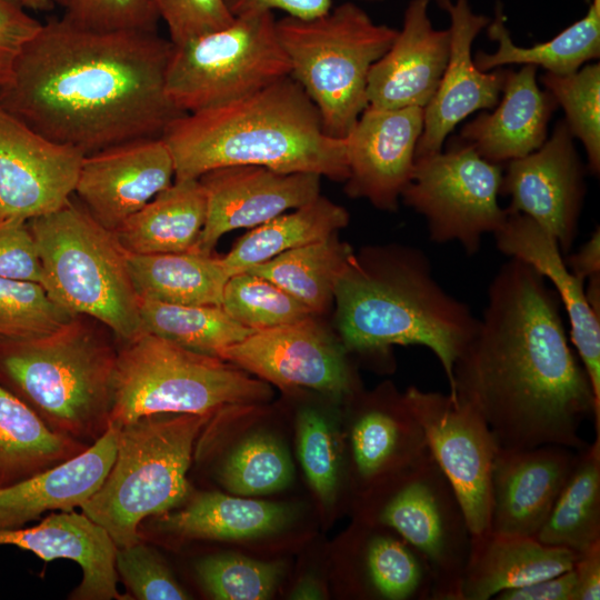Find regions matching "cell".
<instances>
[{
  "label": "cell",
  "instance_id": "obj_49",
  "mask_svg": "<svg viewBox=\"0 0 600 600\" xmlns=\"http://www.w3.org/2000/svg\"><path fill=\"white\" fill-rule=\"evenodd\" d=\"M41 24L14 1L0 0V87L10 81L19 54Z\"/></svg>",
  "mask_w": 600,
  "mask_h": 600
},
{
  "label": "cell",
  "instance_id": "obj_48",
  "mask_svg": "<svg viewBox=\"0 0 600 600\" xmlns=\"http://www.w3.org/2000/svg\"><path fill=\"white\" fill-rule=\"evenodd\" d=\"M0 277L43 286L44 271L28 221L0 220Z\"/></svg>",
  "mask_w": 600,
  "mask_h": 600
},
{
  "label": "cell",
  "instance_id": "obj_9",
  "mask_svg": "<svg viewBox=\"0 0 600 600\" xmlns=\"http://www.w3.org/2000/svg\"><path fill=\"white\" fill-rule=\"evenodd\" d=\"M290 76L316 104L327 134L344 139L368 107V74L398 31L376 23L353 2L312 19L276 21Z\"/></svg>",
  "mask_w": 600,
  "mask_h": 600
},
{
  "label": "cell",
  "instance_id": "obj_3",
  "mask_svg": "<svg viewBox=\"0 0 600 600\" xmlns=\"http://www.w3.org/2000/svg\"><path fill=\"white\" fill-rule=\"evenodd\" d=\"M162 139L173 159L174 180L236 164L312 172L339 182L349 173L346 140L324 132L316 104L291 76L231 102L186 113Z\"/></svg>",
  "mask_w": 600,
  "mask_h": 600
},
{
  "label": "cell",
  "instance_id": "obj_24",
  "mask_svg": "<svg viewBox=\"0 0 600 600\" xmlns=\"http://www.w3.org/2000/svg\"><path fill=\"white\" fill-rule=\"evenodd\" d=\"M364 400L350 426V453L359 483L373 489L431 452L403 393L388 386Z\"/></svg>",
  "mask_w": 600,
  "mask_h": 600
},
{
  "label": "cell",
  "instance_id": "obj_41",
  "mask_svg": "<svg viewBox=\"0 0 600 600\" xmlns=\"http://www.w3.org/2000/svg\"><path fill=\"white\" fill-rule=\"evenodd\" d=\"M540 81L564 110L573 138L584 147L589 171L600 172V64H587L578 71L558 76L546 72Z\"/></svg>",
  "mask_w": 600,
  "mask_h": 600
},
{
  "label": "cell",
  "instance_id": "obj_35",
  "mask_svg": "<svg viewBox=\"0 0 600 600\" xmlns=\"http://www.w3.org/2000/svg\"><path fill=\"white\" fill-rule=\"evenodd\" d=\"M574 466L536 538L582 553L600 542V434Z\"/></svg>",
  "mask_w": 600,
  "mask_h": 600
},
{
  "label": "cell",
  "instance_id": "obj_38",
  "mask_svg": "<svg viewBox=\"0 0 600 600\" xmlns=\"http://www.w3.org/2000/svg\"><path fill=\"white\" fill-rule=\"evenodd\" d=\"M139 311L141 332L216 357L224 348L253 332L233 320L220 306H188L140 300Z\"/></svg>",
  "mask_w": 600,
  "mask_h": 600
},
{
  "label": "cell",
  "instance_id": "obj_23",
  "mask_svg": "<svg viewBox=\"0 0 600 600\" xmlns=\"http://www.w3.org/2000/svg\"><path fill=\"white\" fill-rule=\"evenodd\" d=\"M493 236L500 252L528 263L551 282L570 321V340L600 406V313L587 300L586 280L568 268L554 238L524 214L508 212L507 221Z\"/></svg>",
  "mask_w": 600,
  "mask_h": 600
},
{
  "label": "cell",
  "instance_id": "obj_51",
  "mask_svg": "<svg viewBox=\"0 0 600 600\" xmlns=\"http://www.w3.org/2000/svg\"><path fill=\"white\" fill-rule=\"evenodd\" d=\"M576 577L573 569L527 586L501 591L497 600H573Z\"/></svg>",
  "mask_w": 600,
  "mask_h": 600
},
{
  "label": "cell",
  "instance_id": "obj_55",
  "mask_svg": "<svg viewBox=\"0 0 600 600\" xmlns=\"http://www.w3.org/2000/svg\"><path fill=\"white\" fill-rule=\"evenodd\" d=\"M27 10L47 11L53 8V0H12Z\"/></svg>",
  "mask_w": 600,
  "mask_h": 600
},
{
  "label": "cell",
  "instance_id": "obj_6",
  "mask_svg": "<svg viewBox=\"0 0 600 600\" xmlns=\"http://www.w3.org/2000/svg\"><path fill=\"white\" fill-rule=\"evenodd\" d=\"M212 413H154L121 426L113 463L80 507L117 548L141 541L143 520L167 513L190 494L193 446Z\"/></svg>",
  "mask_w": 600,
  "mask_h": 600
},
{
  "label": "cell",
  "instance_id": "obj_53",
  "mask_svg": "<svg viewBox=\"0 0 600 600\" xmlns=\"http://www.w3.org/2000/svg\"><path fill=\"white\" fill-rule=\"evenodd\" d=\"M564 262L583 280L600 274V229L597 228L577 252L566 254Z\"/></svg>",
  "mask_w": 600,
  "mask_h": 600
},
{
  "label": "cell",
  "instance_id": "obj_56",
  "mask_svg": "<svg viewBox=\"0 0 600 600\" xmlns=\"http://www.w3.org/2000/svg\"><path fill=\"white\" fill-rule=\"evenodd\" d=\"M592 2L600 3V0H592Z\"/></svg>",
  "mask_w": 600,
  "mask_h": 600
},
{
  "label": "cell",
  "instance_id": "obj_44",
  "mask_svg": "<svg viewBox=\"0 0 600 600\" xmlns=\"http://www.w3.org/2000/svg\"><path fill=\"white\" fill-rule=\"evenodd\" d=\"M298 456L306 477L327 506L336 500L339 487L340 452L330 423L316 410L304 409L297 418Z\"/></svg>",
  "mask_w": 600,
  "mask_h": 600
},
{
  "label": "cell",
  "instance_id": "obj_34",
  "mask_svg": "<svg viewBox=\"0 0 600 600\" xmlns=\"http://www.w3.org/2000/svg\"><path fill=\"white\" fill-rule=\"evenodd\" d=\"M348 223L346 208L318 196L290 213L252 228L221 259L231 277L284 251L323 240Z\"/></svg>",
  "mask_w": 600,
  "mask_h": 600
},
{
  "label": "cell",
  "instance_id": "obj_20",
  "mask_svg": "<svg viewBox=\"0 0 600 600\" xmlns=\"http://www.w3.org/2000/svg\"><path fill=\"white\" fill-rule=\"evenodd\" d=\"M437 2L450 17V54L439 87L424 108L414 159L442 151L448 134L469 114L496 108L507 72L501 68L483 72L471 58L472 42L490 19L476 14L468 0Z\"/></svg>",
  "mask_w": 600,
  "mask_h": 600
},
{
  "label": "cell",
  "instance_id": "obj_12",
  "mask_svg": "<svg viewBox=\"0 0 600 600\" xmlns=\"http://www.w3.org/2000/svg\"><path fill=\"white\" fill-rule=\"evenodd\" d=\"M502 173L500 164L457 139L446 151L414 159L401 199L426 218L431 241H457L473 256L483 236L507 221L508 211L498 202Z\"/></svg>",
  "mask_w": 600,
  "mask_h": 600
},
{
  "label": "cell",
  "instance_id": "obj_15",
  "mask_svg": "<svg viewBox=\"0 0 600 600\" xmlns=\"http://www.w3.org/2000/svg\"><path fill=\"white\" fill-rule=\"evenodd\" d=\"M500 193L510 197L509 213L532 219L557 241L563 256L578 234L586 196L584 167L564 120L536 151L508 161Z\"/></svg>",
  "mask_w": 600,
  "mask_h": 600
},
{
  "label": "cell",
  "instance_id": "obj_28",
  "mask_svg": "<svg viewBox=\"0 0 600 600\" xmlns=\"http://www.w3.org/2000/svg\"><path fill=\"white\" fill-rule=\"evenodd\" d=\"M578 552L540 542L536 537L490 530L471 534L460 600H489L498 593L573 568Z\"/></svg>",
  "mask_w": 600,
  "mask_h": 600
},
{
  "label": "cell",
  "instance_id": "obj_33",
  "mask_svg": "<svg viewBox=\"0 0 600 600\" xmlns=\"http://www.w3.org/2000/svg\"><path fill=\"white\" fill-rule=\"evenodd\" d=\"M500 4L488 26V37L498 42L497 51H478L473 58L483 72L508 64L542 67L547 72L567 76L578 71L584 63L600 56V3L592 2L586 16L562 30L549 41L530 48L513 43L504 24Z\"/></svg>",
  "mask_w": 600,
  "mask_h": 600
},
{
  "label": "cell",
  "instance_id": "obj_50",
  "mask_svg": "<svg viewBox=\"0 0 600 600\" xmlns=\"http://www.w3.org/2000/svg\"><path fill=\"white\" fill-rule=\"evenodd\" d=\"M224 3L234 18L282 10L287 16L312 19L329 12L332 8L331 0H224Z\"/></svg>",
  "mask_w": 600,
  "mask_h": 600
},
{
  "label": "cell",
  "instance_id": "obj_13",
  "mask_svg": "<svg viewBox=\"0 0 600 600\" xmlns=\"http://www.w3.org/2000/svg\"><path fill=\"white\" fill-rule=\"evenodd\" d=\"M403 398L461 503L471 534L488 531L491 473L499 447L486 420L470 403L450 393L409 387Z\"/></svg>",
  "mask_w": 600,
  "mask_h": 600
},
{
  "label": "cell",
  "instance_id": "obj_18",
  "mask_svg": "<svg viewBox=\"0 0 600 600\" xmlns=\"http://www.w3.org/2000/svg\"><path fill=\"white\" fill-rule=\"evenodd\" d=\"M424 109H377L368 106L344 138L348 162L346 193L376 208L396 211L408 186Z\"/></svg>",
  "mask_w": 600,
  "mask_h": 600
},
{
  "label": "cell",
  "instance_id": "obj_40",
  "mask_svg": "<svg viewBox=\"0 0 600 600\" xmlns=\"http://www.w3.org/2000/svg\"><path fill=\"white\" fill-rule=\"evenodd\" d=\"M221 308L233 320L253 331L296 323L316 316L280 287L249 271L228 279Z\"/></svg>",
  "mask_w": 600,
  "mask_h": 600
},
{
  "label": "cell",
  "instance_id": "obj_19",
  "mask_svg": "<svg viewBox=\"0 0 600 600\" xmlns=\"http://www.w3.org/2000/svg\"><path fill=\"white\" fill-rule=\"evenodd\" d=\"M172 178L173 159L164 140L141 139L86 154L73 193L100 224L114 231Z\"/></svg>",
  "mask_w": 600,
  "mask_h": 600
},
{
  "label": "cell",
  "instance_id": "obj_26",
  "mask_svg": "<svg viewBox=\"0 0 600 600\" xmlns=\"http://www.w3.org/2000/svg\"><path fill=\"white\" fill-rule=\"evenodd\" d=\"M537 70L529 64L518 71L507 70L497 108L466 123L458 139L498 164L539 149L547 140L548 123L558 103L539 88Z\"/></svg>",
  "mask_w": 600,
  "mask_h": 600
},
{
  "label": "cell",
  "instance_id": "obj_25",
  "mask_svg": "<svg viewBox=\"0 0 600 600\" xmlns=\"http://www.w3.org/2000/svg\"><path fill=\"white\" fill-rule=\"evenodd\" d=\"M11 544L37 554L44 561L66 559L82 570L74 600H122L117 589V546L104 528L84 513L52 512L33 527L0 529V546Z\"/></svg>",
  "mask_w": 600,
  "mask_h": 600
},
{
  "label": "cell",
  "instance_id": "obj_8",
  "mask_svg": "<svg viewBox=\"0 0 600 600\" xmlns=\"http://www.w3.org/2000/svg\"><path fill=\"white\" fill-rule=\"evenodd\" d=\"M49 296L74 316L107 326L123 342L141 333L140 299L128 252L113 231L71 199L60 209L28 221Z\"/></svg>",
  "mask_w": 600,
  "mask_h": 600
},
{
  "label": "cell",
  "instance_id": "obj_7",
  "mask_svg": "<svg viewBox=\"0 0 600 600\" xmlns=\"http://www.w3.org/2000/svg\"><path fill=\"white\" fill-rule=\"evenodd\" d=\"M271 397L267 381L227 360L141 332L117 351L110 421L121 427L154 413L214 414Z\"/></svg>",
  "mask_w": 600,
  "mask_h": 600
},
{
  "label": "cell",
  "instance_id": "obj_47",
  "mask_svg": "<svg viewBox=\"0 0 600 600\" xmlns=\"http://www.w3.org/2000/svg\"><path fill=\"white\" fill-rule=\"evenodd\" d=\"M160 17L172 44L223 29L236 19L224 0H161Z\"/></svg>",
  "mask_w": 600,
  "mask_h": 600
},
{
  "label": "cell",
  "instance_id": "obj_31",
  "mask_svg": "<svg viewBox=\"0 0 600 600\" xmlns=\"http://www.w3.org/2000/svg\"><path fill=\"white\" fill-rule=\"evenodd\" d=\"M132 284L140 300L172 304L220 306L230 273L222 259L197 252H128Z\"/></svg>",
  "mask_w": 600,
  "mask_h": 600
},
{
  "label": "cell",
  "instance_id": "obj_22",
  "mask_svg": "<svg viewBox=\"0 0 600 600\" xmlns=\"http://www.w3.org/2000/svg\"><path fill=\"white\" fill-rule=\"evenodd\" d=\"M429 0H410L403 26L368 74V106L377 109L426 108L433 98L449 54L450 30H436Z\"/></svg>",
  "mask_w": 600,
  "mask_h": 600
},
{
  "label": "cell",
  "instance_id": "obj_14",
  "mask_svg": "<svg viewBox=\"0 0 600 600\" xmlns=\"http://www.w3.org/2000/svg\"><path fill=\"white\" fill-rule=\"evenodd\" d=\"M314 317L253 331L218 357L280 388H308L338 400L351 398L357 382L347 349Z\"/></svg>",
  "mask_w": 600,
  "mask_h": 600
},
{
  "label": "cell",
  "instance_id": "obj_29",
  "mask_svg": "<svg viewBox=\"0 0 600 600\" xmlns=\"http://www.w3.org/2000/svg\"><path fill=\"white\" fill-rule=\"evenodd\" d=\"M206 218L207 198L199 179H181L160 191L113 232L129 253L189 252Z\"/></svg>",
  "mask_w": 600,
  "mask_h": 600
},
{
  "label": "cell",
  "instance_id": "obj_45",
  "mask_svg": "<svg viewBox=\"0 0 600 600\" xmlns=\"http://www.w3.org/2000/svg\"><path fill=\"white\" fill-rule=\"evenodd\" d=\"M161 0H53L71 23L97 31L156 32Z\"/></svg>",
  "mask_w": 600,
  "mask_h": 600
},
{
  "label": "cell",
  "instance_id": "obj_52",
  "mask_svg": "<svg viewBox=\"0 0 600 600\" xmlns=\"http://www.w3.org/2000/svg\"><path fill=\"white\" fill-rule=\"evenodd\" d=\"M572 569L576 577L573 600H599L600 542L580 553Z\"/></svg>",
  "mask_w": 600,
  "mask_h": 600
},
{
  "label": "cell",
  "instance_id": "obj_11",
  "mask_svg": "<svg viewBox=\"0 0 600 600\" xmlns=\"http://www.w3.org/2000/svg\"><path fill=\"white\" fill-rule=\"evenodd\" d=\"M369 519L399 534L427 562L433 600H460L471 532L448 478L429 456L371 489Z\"/></svg>",
  "mask_w": 600,
  "mask_h": 600
},
{
  "label": "cell",
  "instance_id": "obj_42",
  "mask_svg": "<svg viewBox=\"0 0 600 600\" xmlns=\"http://www.w3.org/2000/svg\"><path fill=\"white\" fill-rule=\"evenodd\" d=\"M76 317L40 283L0 277V340L44 337Z\"/></svg>",
  "mask_w": 600,
  "mask_h": 600
},
{
  "label": "cell",
  "instance_id": "obj_39",
  "mask_svg": "<svg viewBox=\"0 0 600 600\" xmlns=\"http://www.w3.org/2000/svg\"><path fill=\"white\" fill-rule=\"evenodd\" d=\"M220 483L231 493L252 497L272 493L288 487L293 466L284 446L267 433L242 440L218 470Z\"/></svg>",
  "mask_w": 600,
  "mask_h": 600
},
{
  "label": "cell",
  "instance_id": "obj_37",
  "mask_svg": "<svg viewBox=\"0 0 600 600\" xmlns=\"http://www.w3.org/2000/svg\"><path fill=\"white\" fill-rule=\"evenodd\" d=\"M361 539V581L386 600H433V581L423 558L399 534L377 524Z\"/></svg>",
  "mask_w": 600,
  "mask_h": 600
},
{
  "label": "cell",
  "instance_id": "obj_10",
  "mask_svg": "<svg viewBox=\"0 0 600 600\" xmlns=\"http://www.w3.org/2000/svg\"><path fill=\"white\" fill-rule=\"evenodd\" d=\"M273 12L238 17L228 27L172 44L166 92L184 113L221 106L290 76Z\"/></svg>",
  "mask_w": 600,
  "mask_h": 600
},
{
  "label": "cell",
  "instance_id": "obj_4",
  "mask_svg": "<svg viewBox=\"0 0 600 600\" xmlns=\"http://www.w3.org/2000/svg\"><path fill=\"white\" fill-rule=\"evenodd\" d=\"M333 302L347 351L387 356L394 346H422L438 358L449 386L479 320L436 280L427 254L408 246L353 252L337 281Z\"/></svg>",
  "mask_w": 600,
  "mask_h": 600
},
{
  "label": "cell",
  "instance_id": "obj_36",
  "mask_svg": "<svg viewBox=\"0 0 600 600\" xmlns=\"http://www.w3.org/2000/svg\"><path fill=\"white\" fill-rule=\"evenodd\" d=\"M352 254L351 247L334 233L244 271L277 284L317 316L332 304L337 281Z\"/></svg>",
  "mask_w": 600,
  "mask_h": 600
},
{
  "label": "cell",
  "instance_id": "obj_30",
  "mask_svg": "<svg viewBox=\"0 0 600 600\" xmlns=\"http://www.w3.org/2000/svg\"><path fill=\"white\" fill-rule=\"evenodd\" d=\"M290 517V509L281 503L202 492L184 508L157 516L152 524L180 539L242 540L276 533Z\"/></svg>",
  "mask_w": 600,
  "mask_h": 600
},
{
  "label": "cell",
  "instance_id": "obj_1",
  "mask_svg": "<svg viewBox=\"0 0 600 600\" xmlns=\"http://www.w3.org/2000/svg\"><path fill=\"white\" fill-rule=\"evenodd\" d=\"M560 308L543 276L509 258L454 362L449 393L483 417L500 449L557 444L579 451L588 446L580 428L589 419L600 434V406Z\"/></svg>",
  "mask_w": 600,
  "mask_h": 600
},
{
  "label": "cell",
  "instance_id": "obj_2",
  "mask_svg": "<svg viewBox=\"0 0 600 600\" xmlns=\"http://www.w3.org/2000/svg\"><path fill=\"white\" fill-rule=\"evenodd\" d=\"M172 43L157 31H97L63 17L26 43L0 104L44 138L84 156L162 138L186 114L166 92Z\"/></svg>",
  "mask_w": 600,
  "mask_h": 600
},
{
  "label": "cell",
  "instance_id": "obj_54",
  "mask_svg": "<svg viewBox=\"0 0 600 600\" xmlns=\"http://www.w3.org/2000/svg\"><path fill=\"white\" fill-rule=\"evenodd\" d=\"M292 599H321L322 587L313 578L302 579L290 594Z\"/></svg>",
  "mask_w": 600,
  "mask_h": 600
},
{
  "label": "cell",
  "instance_id": "obj_46",
  "mask_svg": "<svg viewBox=\"0 0 600 600\" xmlns=\"http://www.w3.org/2000/svg\"><path fill=\"white\" fill-rule=\"evenodd\" d=\"M116 570L139 600H186L190 594L181 587L161 554L139 541L118 548Z\"/></svg>",
  "mask_w": 600,
  "mask_h": 600
},
{
  "label": "cell",
  "instance_id": "obj_27",
  "mask_svg": "<svg viewBox=\"0 0 600 600\" xmlns=\"http://www.w3.org/2000/svg\"><path fill=\"white\" fill-rule=\"evenodd\" d=\"M120 427L104 433L81 453L27 480L0 489V529H16L47 511L81 507L101 486L117 452Z\"/></svg>",
  "mask_w": 600,
  "mask_h": 600
},
{
  "label": "cell",
  "instance_id": "obj_5",
  "mask_svg": "<svg viewBox=\"0 0 600 600\" xmlns=\"http://www.w3.org/2000/svg\"><path fill=\"white\" fill-rule=\"evenodd\" d=\"M116 356L77 316L44 337L0 340V384L51 430L90 446L110 423Z\"/></svg>",
  "mask_w": 600,
  "mask_h": 600
},
{
  "label": "cell",
  "instance_id": "obj_21",
  "mask_svg": "<svg viewBox=\"0 0 600 600\" xmlns=\"http://www.w3.org/2000/svg\"><path fill=\"white\" fill-rule=\"evenodd\" d=\"M577 453L557 444L523 450L498 448L491 473L489 530L536 537L574 466Z\"/></svg>",
  "mask_w": 600,
  "mask_h": 600
},
{
  "label": "cell",
  "instance_id": "obj_32",
  "mask_svg": "<svg viewBox=\"0 0 600 600\" xmlns=\"http://www.w3.org/2000/svg\"><path fill=\"white\" fill-rule=\"evenodd\" d=\"M88 447L51 430L28 404L0 384V489L50 469Z\"/></svg>",
  "mask_w": 600,
  "mask_h": 600
},
{
  "label": "cell",
  "instance_id": "obj_43",
  "mask_svg": "<svg viewBox=\"0 0 600 600\" xmlns=\"http://www.w3.org/2000/svg\"><path fill=\"white\" fill-rule=\"evenodd\" d=\"M280 562H264L241 554L208 556L196 564L197 576L219 600H261L270 598L281 579Z\"/></svg>",
  "mask_w": 600,
  "mask_h": 600
},
{
  "label": "cell",
  "instance_id": "obj_17",
  "mask_svg": "<svg viewBox=\"0 0 600 600\" xmlns=\"http://www.w3.org/2000/svg\"><path fill=\"white\" fill-rule=\"evenodd\" d=\"M198 179L206 192L207 218L192 252L212 254L224 233L252 229L316 199L321 176L236 164L210 170Z\"/></svg>",
  "mask_w": 600,
  "mask_h": 600
},
{
  "label": "cell",
  "instance_id": "obj_16",
  "mask_svg": "<svg viewBox=\"0 0 600 600\" xmlns=\"http://www.w3.org/2000/svg\"><path fill=\"white\" fill-rule=\"evenodd\" d=\"M83 157L0 104V220L29 221L63 207L74 192Z\"/></svg>",
  "mask_w": 600,
  "mask_h": 600
}]
</instances>
